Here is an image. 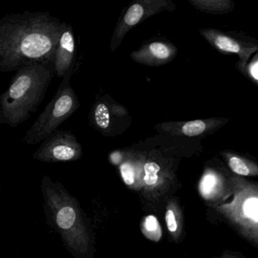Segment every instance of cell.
<instances>
[{
    "mask_svg": "<svg viewBox=\"0 0 258 258\" xmlns=\"http://www.w3.org/2000/svg\"><path fill=\"white\" fill-rule=\"evenodd\" d=\"M240 218L245 220L248 224L257 225L258 197H247L239 202Z\"/></svg>",
    "mask_w": 258,
    "mask_h": 258,
    "instance_id": "13",
    "label": "cell"
},
{
    "mask_svg": "<svg viewBox=\"0 0 258 258\" xmlns=\"http://www.w3.org/2000/svg\"><path fill=\"white\" fill-rule=\"evenodd\" d=\"M63 23L46 12L4 16L0 21V72L53 63Z\"/></svg>",
    "mask_w": 258,
    "mask_h": 258,
    "instance_id": "1",
    "label": "cell"
},
{
    "mask_svg": "<svg viewBox=\"0 0 258 258\" xmlns=\"http://www.w3.org/2000/svg\"><path fill=\"white\" fill-rule=\"evenodd\" d=\"M226 258H230V257H229V256H227V257H226Z\"/></svg>",
    "mask_w": 258,
    "mask_h": 258,
    "instance_id": "20",
    "label": "cell"
},
{
    "mask_svg": "<svg viewBox=\"0 0 258 258\" xmlns=\"http://www.w3.org/2000/svg\"><path fill=\"white\" fill-rule=\"evenodd\" d=\"M220 155L235 174L243 176H258V164L255 161L232 151H222Z\"/></svg>",
    "mask_w": 258,
    "mask_h": 258,
    "instance_id": "11",
    "label": "cell"
},
{
    "mask_svg": "<svg viewBox=\"0 0 258 258\" xmlns=\"http://www.w3.org/2000/svg\"><path fill=\"white\" fill-rule=\"evenodd\" d=\"M143 226L144 235L148 238L155 241H158L161 239L162 231L159 222L155 216H148L143 223Z\"/></svg>",
    "mask_w": 258,
    "mask_h": 258,
    "instance_id": "15",
    "label": "cell"
},
{
    "mask_svg": "<svg viewBox=\"0 0 258 258\" xmlns=\"http://www.w3.org/2000/svg\"><path fill=\"white\" fill-rule=\"evenodd\" d=\"M198 32L220 53L236 55L238 57L237 69L243 75L247 74L249 59L255 52H258V39L243 33L216 28H200Z\"/></svg>",
    "mask_w": 258,
    "mask_h": 258,
    "instance_id": "4",
    "label": "cell"
},
{
    "mask_svg": "<svg viewBox=\"0 0 258 258\" xmlns=\"http://www.w3.org/2000/svg\"><path fill=\"white\" fill-rule=\"evenodd\" d=\"M89 121L90 126L99 134L114 137L123 134L131 126L133 117L124 105L105 94L92 105Z\"/></svg>",
    "mask_w": 258,
    "mask_h": 258,
    "instance_id": "5",
    "label": "cell"
},
{
    "mask_svg": "<svg viewBox=\"0 0 258 258\" xmlns=\"http://www.w3.org/2000/svg\"><path fill=\"white\" fill-rule=\"evenodd\" d=\"M193 8L201 13L210 15H226L235 9L232 0H188Z\"/></svg>",
    "mask_w": 258,
    "mask_h": 258,
    "instance_id": "12",
    "label": "cell"
},
{
    "mask_svg": "<svg viewBox=\"0 0 258 258\" xmlns=\"http://www.w3.org/2000/svg\"><path fill=\"white\" fill-rule=\"evenodd\" d=\"M73 72L72 69L68 72L55 96L27 131L23 139L25 143L34 145L44 141L80 108L79 99L70 85Z\"/></svg>",
    "mask_w": 258,
    "mask_h": 258,
    "instance_id": "3",
    "label": "cell"
},
{
    "mask_svg": "<svg viewBox=\"0 0 258 258\" xmlns=\"http://www.w3.org/2000/svg\"><path fill=\"white\" fill-rule=\"evenodd\" d=\"M76 42L72 25L63 23L55 51L53 69L58 78H64L68 72L75 67Z\"/></svg>",
    "mask_w": 258,
    "mask_h": 258,
    "instance_id": "10",
    "label": "cell"
},
{
    "mask_svg": "<svg viewBox=\"0 0 258 258\" xmlns=\"http://www.w3.org/2000/svg\"><path fill=\"white\" fill-rule=\"evenodd\" d=\"M76 214L71 207H64L60 210L57 215V223L61 229H67L72 227L75 223Z\"/></svg>",
    "mask_w": 258,
    "mask_h": 258,
    "instance_id": "17",
    "label": "cell"
},
{
    "mask_svg": "<svg viewBox=\"0 0 258 258\" xmlns=\"http://www.w3.org/2000/svg\"><path fill=\"white\" fill-rule=\"evenodd\" d=\"M176 9V4L171 0H137L133 3L122 13L114 28L110 43L111 52L117 50L126 34L137 25L155 15L172 13Z\"/></svg>",
    "mask_w": 258,
    "mask_h": 258,
    "instance_id": "6",
    "label": "cell"
},
{
    "mask_svg": "<svg viewBox=\"0 0 258 258\" xmlns=\"http://www.w3.org/2000/svg\"><path fill=\"white\" fill-rule=\"evenodd\" d=\"M220 179L214 172L208 170L204 175L200 182V191L204 198H211L217 192L220 186Z\"/></svg>",
    "mask_w": 258,
    "mask_h": 258,
    "instance_id": "14",
    "label": "cell"
},
{
    "mask_svg": "<svg viewBox=\"0 0 258 258\" xmlns=\"http://www.w3.org/2000/svg\"><path fill=\"white\" fill-rule=\"evenodd\" d=\"M227 117H209L187 121H165L158 123L154 129L159 134L185 140H203L229 123Z\"/></svg>",
    "mask_w": 258,
    "mask_h": 258,
    "instance_id": "7",
    "label": "cell"
},
{
    "mask_svg": "<svg viewBox=\"0 0 258 258\" xmlns=\"http://www.w3.org/2000/svg\"><path fill=\"white\" fill-rule=\"evenodd\" d=\"M143 170L145 173L143 179L148 185H153L158 182L159 173L161 170L159 164L152 161L146 162L143 166Z\"/></svg>",
    "mask_w": 258,
    "mask_h": 258,
    "instance_id": "16",
    "label": "cell"
},
{
    "mask_svg": "<svg viewBox=\"0 0 258 258\" xmlns=\"http://www.w3.org/2000/svg\"><path fill=\"white\" fill-rule=\"evenodd\" d=\"M178 49L167 40H155L146 42L138 49L133 51V61L143 66L158 67L168 64L174 60Z\"/></svg>",
    "mask_w": 258,
    "mask_h": 258,
    "instance_id": "9",
    "label": "cell"
},
{
    "mask_svg": "<svg viewBox=\"0 0 258 258\" xmlns=\"http://www.w3.org/2000/svg\"><path fill=\"white\" fill-rule=\"evenodd\" d=\"M54 73L50 64H33L17 71L0 96V124L16 128L27 121L44 99Z\"/></svg>",
    "mask_w": 258,
    "mask_h": 258,
    "instance_id": "2",
    "label": "cell"
},
{
    "mask_svg": "<svg viewBox=\"0 0 258 258\" xmlns=\"http://www.w3.org/2000/svg\"><path fill=\"white\" fill-rule=\"evenodd\" d=\"M82 153L81 143L71 131L58 130L49 136L36 152L41 159L67 161L79 158Z\"/></svg>",
    "mask_w": 258,
    "mask_h": 258,
    "instance_id": "8",
    "label": "cell"
},
{
    "mask_svg": "<svg viewBox=\"0 0 258 258\" xmlns=\"http://www.w3.org/2000/svg\"><path fill=\"white\" fill-rule=\"evenodd\" d=\"M120 171L121 173L123 182L126 185H131L135 182V167L130 161H124L120 166Z\"/></svg>",
    "mask_w": 258,
    "mask_h": 258,
    "instance_id": "18",
    "label": "cell"
},
{
    "mask_svg": "<svg viewBox=\"0 0 258 258\" xmlns=\"http://www.w3.org/2000/svg\"><path fill=\"white\" fill-rule=\"evenodd\" d=\"M166 223L167 229L172 233H176L179 229V222L173 208H169L166 213Z\"/></svg>",
    "mask_w": 258,
    "mask_h": 258,
    "instance_id": "19",
    "label": "cell"
}]
</instances>
